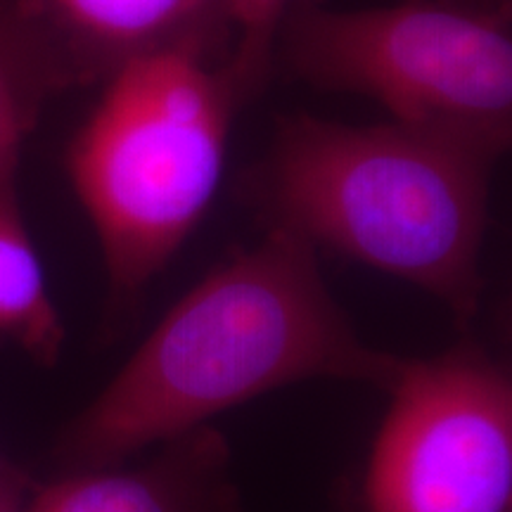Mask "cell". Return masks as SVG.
Segmentation results:
<instances>
[{
  "label": "cell",
  "instance_id": "6",
  "mask_svg": "<svg viewBox=\"0 0 512 512\" xmlns=\"http://www.w3.org/2000/svg\"><path fill=\"white\" fill-rule=\"evenodd\" d=\"M64 83L107 79L128 62L233 38L230 0H17Z\"/></svg>",
  "mask_w": 512,
  "mask_h": 512
},
{
  "label": "cell",
  "instance_id": "3",
  "mask_svg": "<svg viewBox=\"0 0 512 512\" xmlns=\"http://www.w3.org/2000/svg\"><path fill=\"white\" fill-rule=\"evenodd\" d=\"M242 95L226 60L174 50L128 62L67 150L119 302L143 294L209 209Z\"/></svg>",
  "mask_w": 512,
  "mask_h": 512
},
{
  "label": "cell",
  "instance_id": "10",
  "mask_svg": "<svg viewBox=\"0 0 512 512\" xmlns=\"http://www.w3.org/2000/svg\"><path fill=\"white\" fill-rule=\"evenodd\" d=\"M292 0H230L233 53L226 69L233 76L242 100L259 93L271 76L275 46Z\"/></svg>",
  "mask_w": 512,
  "mask_h": 512
},
{
  "label": "cell",
  "instance_id": "5",
  "mask_svg": "<svg viewBox=\"0 0 512 512\" xmlns=\"http://www.w3.org/2000/svg\"><path fill=\"white\" fill-rule=\"evenodd\" d=\"M370 451L368 512H510L512 382L482 349L403 361Z\"/></svg>",
  "mask_w": 512,
  "mask_h": 512
},
{
  "label": "cell",
  "instance_id": "7",
  "mask_svg": "<svg viewBox=\"0 0 512 512\" xmlns=\"http://www.w3.org/2000/svg\"><path fill=\"white\" fill-rule=\"evenodd\" d=\"M162 446L133 470H69L29 496L22 512H242L230 448L214 427Z\"/></svg>",
  "mask_w": 512,
  "mask_h": 512
},
{
  "label": "cell",
  "instance_id": "12",
  "mask_svg": "<svg viewBox=\"0 0 512 512\" xmlns=\"http://www.w3.org/2000/svg\"><path fill=\"white\" fill-rule=\"evenodd\" d=\"M10 475H17V470L8 463V460L0 456V477H10Z\"/></svg>",
  "mask_w": 512,
  "mask_h": 512
},
{
  "label": "cell",
  "instance_id": "1",
  "mask_svg": "<svg viewBox=\"0 0 512 512\" xmlns=\"http://www.w3.org/2000/svg\"><path fill=\"white\" fill-rule=\"evenodd\" d=\"M401 366L356 335L316 247L271 226L171 306L67 427L57 458L67 470L114 467L285 384L328 377L387 392Z\"/></svg>",
  "mask_w": 512,
  "mask_h": 512
},
{
  "label": "cell",
  "instance_id": "11",
  "mask_svg": "<svg viewBox=\"0 0 512 512\" xmlns=\"http://www.w3.org/2000/svg\"><path fill=\"white\" fill-rule=\"evenodd\" d=\"M27 501V477L17 475L0 477V512H22Z\"/></svg>",
  "mask_w": 512,
  "mask_h": 512
},
{
  "label": "cell",
  "instance_id": "2",
  "mask_svg": "<svg viewBox=\"0 0 512 512\" xmlns=\"http://www.w3.org/2000/svg\"><path fill=\"white\" fill-rule=\"evenodd\" d=\"M498 159L396 124L283 121L259 176L271 226L396 275L460 323L479 309L489 185Z\"/></svg>",
  "mask_w": 512,
  "mask_h": 512
},
{
  "label": "cell",
  "instance_id": "8",
  "mask_svg": "<svg viewBox=\"0 0 512 512\" xmlns=\"http://www.w3.org/2000/svg\"><path fill=\"white\" fill-rule=\"evenodd\" d=\"M0 339L43 366L60 358L64 344L62 318L19 207L15 183L0 185Z\"/></svg>",
  "mask_w": 512,
  "mask_h": 512
},
{
  "label": "cell",
  "instance_id": "9",
  "mask_svg": "<svg viewBox=\"0 0 512 512\" xmlns=\"http://www.w3.org/2000/svg\"><path fill=\"white\" fill-rule=\"evenodd\" d=\"M67 86L17 0H0V185L15 183L24 143L48 95Z\"/></svg>",
  "mask_w": 512,
  "mask_h": 512
},
{
  "label": "cell",
  "instance_id": "4",
  "mask_svg": "<svg viewBox=\"0 0 512 512\" xmlns=\"http://www.w3.org/2000/svg\"><path fill=\"white\" fill-rule=\"evenodd\" d=\"M278 41L292 74L370 98L392 121L501 159L512 136L510 0H401L337 10L292 0Z\"/></svg>",
  "mask_w": 512,
  "mask_h": 512
}]
</instances>
